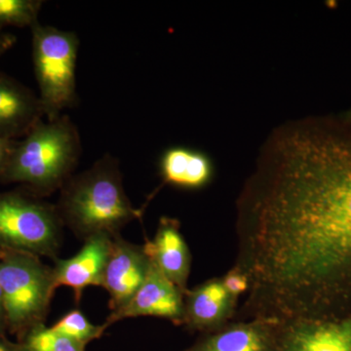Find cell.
I'll use <instances>...</instances> for the list:
<instances>
[{"mask_svg":"<svg viewBox=\"0 0 351 351\" xmlns=\"http://www.w3.org/2000/svg\"><path fill=\"white\" fill-rule=\"evenodd\" d=\"M43 0H0V31L14 27L32 29L39 23Z\"/></svg>","mask_w":351,"mask_h":351,"instance_id":"ac0fdd59","label":"cell"},{"mask_svg":"<svg viewBox=\"0 0 351 351\" xmlns=\"http://www.w3.org/2000/svg\"><path fill=\"white\" fill-rule=\"evenodd\" d=\"M152 261V260H151ZM184 294L152 262L149 274L130 302L108 316V326L126 318L152 316L184 324Z\"/></svg>","mask_w":351,"mask_h":351,"instance_id":"ba28073f","label":"cell"},{"mask_svg":"<svg viewBox=\"0 0 351 351\" xmlns=\"http://www.w3.org/2000/svg\"><path fill=\"white\" fill-rule=\"evenodd\" d=\"M16 141L7 140V138L0 137V176L5 169L11 154H12Z\"/></svg>","mask_w":351,"mask_h":351,"instance_id":"ffe728a7","label":"cell"},{"mask_svg":"<svg viewBox=\"0 0 351 351\" xmlns=\"http://www.w3.org/2000/svg\"><path fill=\"white\" fill-rule=\"evenodd\" d=\"M159 171L164 184L197 189L213 179L214 166L205 152L186 147H171L163 152Z\"/></svg>","mask_w":351,"mask_h":351,"instance_id":"9a60e30c","label":"cell"},{"mask_svg":"<svg viewBox=\"0 0 351 351\" xmlns=\"http://www.w3.org/2000/svg\"><path fill=\"white\" fill-rule=\"evenodd\" d=\"M180 226L178 219L162 217L154 239L145 240L144 248L152 262L186 295L191 256Z\"/></svg>","mask_w":351,"mask_h":351,"instance_id":"5bb4252c","label":"cell"},{"mask_svg":"<svg viewBox=\"0 0 351 351\" xmlns=\"http://www.w3.org/2000/svg\"><path fill=\"white\" fill-rule=\"evenodd\" d=\"M223 287L233 299L237 300L240 295L246 294L249 289V279L243 272L233 267L223 278Z\"/></svg>","mask_w":351,"mask_h":351,"instance_id":"d6986e66","label":"cell"},{"mask_svg":"<svg viewBox=\"0 0 351 351\" xmlns=\"http://www.w3.org/2000/svg\"><path fill=\"white\" fill-rule=\"evenodd\" d=\"M16 43H17V38L13 34L0 31V58L9 50L12 49Z\"/></svg>","mask_w":351,"mask_h":351,"instance_id":"44dd1931","label":"cell"},{"mask_svg":"<svg viewBox=\"0 0 351 351\" xmlns=\"http://www.w3.org/2000/svg\"><path fill=\"white\" fill-rule=\"evenodd\" d=\"M82 154L80 131L68 115L41 120L16 141L0 184L20 188L45 198L61 191L75 175Z\"/></svg>","mask_w":351,"mask_h":351,"instance_id":"3957f363","label":"cell"},{"mask_svg":"<svg viewBox=\"0 0 351 351\" xmlns=\"http://www.w3.org/2000/svg\"><path fill=\"white\" fill-rule=\"evenodd\" d=\"M237 300L223 287L221 278L210 279L184 295V326L208 334L226 326L235 315Z\"/></svg>","mask_w":351,"mask_h":351,"instance_id":"7c38bea8","label":"cell"},{"mask_svg":"<svg viewBox=\"0 0 351 351\" xmlns=\"http://www.w3.org/2000/svg\"><path fill=\"white\" fill-rule=\"evenodd\" d=\"M237 251L289 319L351 314V123L321 117L274 132L237 201Z\"/></svg>","mask_w":351,"mask_h":351,"instance_id":"6da1fadb","label":"cell"},{"mask_svg":"<svg viewBox=\"0 0 351 351\" xmlns=\"http://www.w3.org/2000/svg\"><path fill=\"white\" fill-rule=\"evenodd\" d=\"M108 327L110 326L107 323H104L103 325L93 324L88 320L82 311L77 308L69 311L51 326L55 332L85 346L92 341L100 339Z\"/></svg>","mask_w":351,"mask_h":351,"instance_id":"e0dca14e","label":"cell"},{"mask_svg":"<svg viewBox=\"0 0 351 351\" xmlns=\"http://www.w3.org/2000/svg\"><path fill=\"white\" fill-rule=\"evenodd\" d=\"M282 351H351V314L281 325Z\"/></svg>","mask_w":351,"mask_h":351,"instance_id":"8fae6325","label":"cell"},{"mask_svg":"<svg viewBox=\"0 0 351 351\" xmlns=\"http://www.w3.org/2000/svg\"><path fill=\"white\" fill-rule=\"evenodd\" d=\"M184 351H282L281 325L261 319L228 323Z\"/></svg>","mask_w":351,"mask_h":351,"instance_id":"30bf717a","label":"cell"},{"mask_svg":"<svg viewBox=\"0 0 351 351\" xmlns=\"http://www.w3.org/2000/svg\"><path fill=\"white\" fill-rule=\"evenodd\" d=\"M64 223L56 204L19 188L0 193V250L56 260Z\"/></svg>","mask_w":351,"mask_h":351,"instance_id":"8992f818","label":"cell"},{"mask_svg":"<svg viewBox=\"0 0 351 351\" xmlns=\"http://www.w3.org/2000/svg\"><path fill=\"white\" fill-rule=\"evenodd\" d=\"M31 32L32 63L38 96L44 117L51 121L77 104L76 68L80 38L75 32L40 23L34 25Z\"/></svg>","mask_w":351,"mask_h":351,"instance_id":"5b68a950","label":"cell"},{"mask_svg":"<svg viewBox=\"0 0 351 351\" xmlns=\"http://www.w3.org/2000/svg\"><path fill=\"white\" fill-rule=\"evenodd\" d=\"M0 351H23L20 343H13L7 339L6 335H0Z\"/></svg>","mask_w":351,"mask_h":351,"instance_id":"7402d4cb","label":"cell"},{"mask_svg":"<svg viewBox=\"0 0 351 351\" xmlns=\"http://www.w3.org/2000/svg\"><path fill=\"white\" fill-rule=\"evenodd\" d=\"M23 351H85L86 346L55 332L45 323L32 327L18 339Z\"/></svg>","mask_w":351,"mask_h":351,"instance_id":"2e32d148","label":"cell"},{"mask_svg":"<svg viewBox=\"0 0 351 351\" xmlns=\"http://www.w3.org/2000/svg\"><path fill=\"white\" fill-rule=\"evenodd\" d=\"M0 289L7 332L19 339L32 327L45 323L57 287L52 267L38 256L2 250Z\"/></svg>","mask_w":351,"mask_h":351,"instance_id":"277c9868","label":"cell"},{"mask_svg":"<svg viewBox=\"0 0 351 351\" xmlns=\"http://www.w3.org/2000/svg\"><path fill=\"white\" fill-rule=\"evenodd\" d=\"M152 261L144 245L131 243L120 234L112 240V251L104 272L101 287L110 295L112 313L126 306L145 282Z\"/></svg>","mask_w":351,"mask_h":351,"instance_id":"52a82bcc","label":"cell"},{"mask_svg":"<svg viewBox=\"0 0 351 351\" xmlns=\"http://www.w3.org/2000/svg\"><path fill=\"white\" fill-rule=\"evenodd\" d=\"M114 237L97 233L85 239L82 248L73 257L55 260L52 269L56 287L73 289L76 304H80L85 289L90 286L101 287Z\"/></svg>","mask_w":351,"mask_h":351,"instance_id":"9c48e42d","label":"cell"},{"mask_svg":"<svg viewBox=\"0 0 351 351\" xmlns=\"http://www.w3.org/2000/svg\"><path fill=\"white\" fill-rule=\"evenodd\" d=\"M56 207L64 226L83 241L97 233L120 234L143 214L127 195L119 159L110 154L69 178L60 191Z\"/></svg>","mask_w":351,"mask_h":351,"instance_id":"7a4b0ae2","label":"cell"},{"mask_svg":"<svg viewBox=\"0 0 351 351\" xmlns=\"http://www.w3.org/2000/svg\"><path fill=\"white\" fill-rule=\"evenodd\" d=\"M2 255V250H0V257H1Z\"/></svg>","mask_w":351,"mask_h":351,"instance_id":"d4e9b609","label":"cell"},{"mask_svg":"<svg viewBox=\"0 0 351 351\" xmlns=\"http://www.w3.org/2000/svg\"><path fill=\"white\" fill-rule=\"evenodd\" d=\"M43 117L39 96L12 76L0 71V137L20 140Z\"/></svg>","mask_w":351,"mask_h":351,"instance_id":"4fadbf2b","label":"cell"},{"mask_svg":"<svg viewBox=\"0 0 351 351\" xmlns=\"http://www.w3.org/2000/svg\"><path fill=\"white\" fill-rule=\"evenodd\" d=\"M339 117L346 120V122H350V123H351V108L350 110H348V112L339 115Z\"/></svg>","mask_w":351,"mask_h":351,"instance_id":"cb8c5ba5","label":"cell"},{"mask_svg":"<svg viewBox=\"0 0 351 351\" xmlns=\"http://www.w3.org/2000/svg\"><path fill=\"white\" fill-rule=\"evenodd\" d=\"M6 314L4 308L3 295L0 289V335L7 334Z\"/></svg>","mask_w":351,"mask_h":351,"instance_id":"603a6c76","label":"cell"}]
</instances>
